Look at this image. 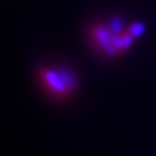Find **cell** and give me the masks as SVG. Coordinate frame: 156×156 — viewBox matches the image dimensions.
Wrapping results in <instances>:
<instances>
[{
    "label": "cell",
    "instance_id": "obj_1",
    "mask_svg": "<svg viewBox=\"0 0 156 156\" xmlns=\"http://www.w3.org/2000/svg\"><path fill=\"white\" fill-rule=\"evenodd\" d=\"M91 44L98 52L108 58H115L129 48L134 37L129 32L115 28L111 22L107 24H95L89 32Z\"/></svg>",
    "mask_w": 156,
    "mask_h": 156
},
{
    "label": "cell",
    "instance_id": "obj_2",
    "mask_svg": "<svg viewBox=\"0 0 156 156\" xmlns=\"http://www.w3.org/2000/svg\"><path fill=\"white\" fill-rule=\"evenodd\" d=\"M40 86L49 95L63 100L73 94L77 87V76L65 65H46L38 72Z\"/></svg>",
    "mask_w": 156,
    "mask_h": 156
}]
</instances>
